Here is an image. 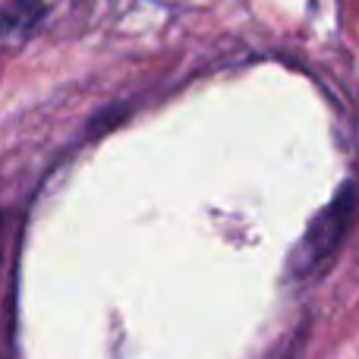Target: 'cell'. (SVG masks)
Here are the masks:
<instances>
[{"mask_svg":"<svg viewBox=\"0 0 359 359\" xmlns=\"http://www.w3.org/2000/svg\"><path fill=\"white\" fill-rule=\"evenodd\" d=\"M350 224H353V186L344 183L341 196L309 224L299 249L293 252V271L309 274V271H316V268L328 265V259L341 249Z\"/></svg>","mask_w":359,"mask_h":359,"instance_id":"obj_1","label":"cell"}]
</instances>
